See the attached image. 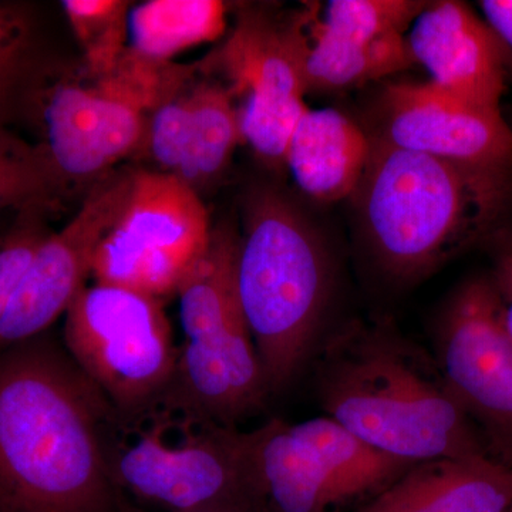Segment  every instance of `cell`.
Wrapping results in <instances>:
<instances>
[{"label":"cell","mask_w":512,"mask_h":512,"mask_svg":"<svg viewBox=\"0 0 512 512\" xmlns=\"http://www.w3.org/2000/svg\"><path fill=\"white\" fill-rule=\"evenodd\" d=\"M119 420L46 332L0 349V512H120Z\"/></svg>","instance_id":"cell-1"},{"label":"cell","mask_w":512,"mask_h":512,"mask_svg":"<svg viewBox=\"0 0 512 512\" xmlns=\"http://www.w3.org/2000/svg\"><path fill=\"white\" fill-rule=\"evenodd\" d=\"M353 197L370 251L413 281L498 234L512 211V165H476L403 150L370 136Z\"/></svg>","instance_id":"cell-2"},{"label":"cell","mask_w":512,"mask_h":512,"mask_svg":"<svg viewBox=\"0 0 512 512\" xmlns=\"http://www.w3.org/2000/svg\"><path fill=\"white\" fill-rule=\"evenodd\" d=\"M318 393L326 416L386 456L410 464L490 456L437 363L387 330L333 339L320 357Z\"/></svg>","instance_id":"cell-3"},{"label":"cell","mask_w":512,"mask_h":512,"mask_svg":"<svg viewBox=\"0 0 512 512\" xmlns=\"http://www.w3.org/2000/svg\"><path fill=\"white\" fill-rule=\"evenodd\" d=\"M239 302L269 393L311 356L330 295V259L318 229L272 188L252 192L237 258Z\"/></svg>","instance_id":"cell-4"},{"label":"cell","mask_w":512,"mask_h":512,"mask_svg":"<svg viewBox=\"0 0 512 512\" xmlns=\"http://www.w3.org/2000/svg\"><path fill=\"white\" fill-rule=\"evenodd\" d=\"M111 471L124 494L168 512L259 504L252 433L201 419L163 400L119 420Z\"/></svg>","instance_id":"cell-5"},{"label":"cell","mask_w":512,"mask_h":512,"mask_svg":"<svg viewBox=\"0 0 512 512\" xmlns=\"http://www.w3.org/2000/svg\"><path fill=\"white\" fill-rule=\"evenodd\" d=\"M63 345L120 419L163 399L180 359L163 301L101 284L67 309Z\"/></svg>","instance_id":"cell-6"},{"label":"cell","mask_w":512,"mask_h":512,"mask_svg":"<svg viewBox=\"0 0 512 512\" xmlns=\"http://www.w3.org/2000/svg\"><path fill=\"white\" fill-rule=\"evenodd\" d=\"M251 433L264 512H330L375 497L416 466L367 446L328 416L295 424L274 419Z\"/></svg>","instance_id":"cell-7"},{"label":"cell","mask_w":512,"mask_h":512,"mask_svg":"<svg viewBox=\"0 0 512 512\" xmlns=\"http://www.w3.org/2000/svg\"><path fill=\"white\" fill-rule=\"evenodd\" d=\"M211 229L207 208L191 185L164 171H138L94 256L93 278L164 302L177 295Z\"/></svg>","instance_id":"cell-8"},{"label":"cell","mask_w":512,"mask_h":512,"mask_svg":"<svg viewBox=\"0 0 512 512\" xmlns=\"http://www.w3.org/2000/svg\"><path fill=\"white\" fill-rule=\"evenodd\" d=\"M436 363L448 392L487 444L512 457V340L490 275L451 293L436 325Z\"/></svg>","instance_id":"cell-9"},{"label":"cell","mask_w":512,"mask_h":512,"mask_svg":"<svg viewBox=\"0 0 512 512\" xmlns=\"http://www.w3.org/2000/svg\"><path fill=\"white\" fill-rule=\"evenodd\" d=\"M306 22V16L284 20L249 10L239 16L221 50L228 89L247 94L239 110L242 137L271 164H285L289 140L308 110L303 100Z\"/></svg>","instance_id":"cell-10"},{"label":"cell","mask_w":512,"mask_h":512,"mask_svg":"<svg viewBox=\"0 0 512 512\" xmlns=\"http://www.w3.org/2000/svg\"><path fill=\"white\" fill-rule=\"evenodd\" d=\"M29 76L25 106L39 130L37 146L64 183L101 177L143 143L147 114L96 80L84 86Z\"/></svg>","instance_id":"cell-11"},{"label":"cell","mask_w":512,"mask_h":512,"mask_svg":"<svg viewBox=\"0 0 512 512\" xmlns=\"http://www.w3.org/2000/svg\"><path fill=\"white\" fill-rule=\"evenodd\" d=\"M133 174L104 177L69 224L43 241L0 320V349L47 332L86 288L94 256L119 218Z\"/></svg>","instance_id":"cell-12"},{"label":"cell","mask_w":512,"mask_h":512,"mask_svg":"<svg viewBox=\"0 0 512 512\" xmlns=\"http://www.w3.org/2000/svg\"><path fill=\"white\" fill-rule=\"evenodd\" d=\"M380 109L375 137L390 146L457 163L512 165V127L501 110L468 103L431 82L390 84Z\"/></svg>","instance_id":"cell-13"},{"label":"cell","mask_w":512,"mask_h":512,"mask_svg":"<svg viewBox=\"0 0 512 512\" xmlns=\"http://www.w3.org/2000/svg\"><path fill=\"white\" fill-rule=\"evenodd\" d=\"M414 63L440 89L484 107L501 110L507 53L494 30L457 0L429 2L406 36Z\"/></svg>","instance_id":"cell-14"},{"label":"cell","mask_w":512,"mask_h":512,"mask_svg":"<svg viewBox=\"0 0 512 512\" xmlns=\"http://www.w3.org/2000/svg\"><path fill=\"white\" fill-rule=\"evenodd\" d=\"M512 466L490 456L416 464L357 512H507Z\"/></svg>","instance_id":"cell-15"},{"label":"cell","mask_w":512,"mask_h":512,"mask_svg":"<svg viewBox=\"0 0 512 512\" xmlns=\"http://www.w3.org/2000/svg\"><path fill=\"white\" fill-rule=\"evenodd\" d=\"M369 134L335 109H309L296 124L285 164L308 197L332 204L353 197L370 157Z\"/></svg>","instance_id":"cell-16"},{"label":"cell","mask_w":512,"mask_h":512,"mask_svg":"<svg viewBox=\"0 0 512 512\" xmlns=\"http://www.w3.org/2000/svg\"><path fill=\"white\" fill-rule=\"evenodd\" d=\"M227 29L220 0H150L128 13L130 49L148 59L170 62L191 47L212 42Z\"/></svg>","instance_id":"cell-17"},{"label":"cell","mask_w":512,"mask_h":512,"mask_svg":"<svg viewBox=\"0 0 512 512\" xmlns=\"http://www.w3.org/2000/svg\"><path fill=\"white\" fill-rule=\"evenodd\" d=\"M406 36L393 35L373 45H357L311 26L305 57L306 92L349 89L413 66Z\"/></svg>","instance_id":"cell-18"},{"label":"cell","mask_w":512,"mask_h":512,"mask_svg":"<svg viewBox=\"0 0 512 512\" xmlns=\"http://www.w3.org/2000/svg\"><path fill=\"white\" fill-rule=\"evenodd\" d=\"M190 126L183 164L177 177L195 191L227 170L241 133L239 110L231 90L218 82L197 84L188 92Z\"/></svg>","instance_id":"cell-19"},{"label":"cell","mask_w":512,"mask_h":512,"mask_svg":"<svg viewBox=\"0 0 512 512\" xmlns=\"http://www.w3.org/2000/svg\"><path fill=\"white\" fill-rule=\"evenodd\" d=\"M0 114V212L53 211L66 183L42 148L26 143L6 127Z\"/></svg>","instance_id":"cell-20"},{"label":"cell","mask_w":512,"mask_h":512,"mask_svg":"<svg viewBox=\"0 0 512 512\" xmlns=\"http://www.w3.org/2000/svg\"><path fill=\"white\" fill-rule=\"evenodd\" d=\"M62 5L82 46L90 77L106 76L128 49L130 2L64 0Z\"/></svg>","instance_id":"cell-21"},{"label":"cell","mask_w":512,"mask_h":512,"mask_svg":"<svg viewBox=\"0 0 512 512\" xmlns=\"http://www.w3.org/2000/svg\"><path fill=\"white\" fill-rule=\"evenodd\" d=\"M429 2L420 0H332L318 26L357 45L404 35Z\"/></svg>","instance_id":"cell-22"},{"label":"cell","mask_w":512,"mask_h":512,"mask_svg":"<svg viewBox=\"0 0 512 512\" xmlns=\"http://www.w3.org/2000/svg\"><path fill=\"white\" fill-rule=\"evenodd\" d=\"M45 217L40 211L18 212L16 221L0 235V320L8 311L37 249L50 235Z\"/></svg>","instance_id":"cell-23"},{"label":"cell","mask_w":512,"mask_h":512,"mask_svg":"<svg viewBox=\"0 0 512 512\" xmlns=\"http://www.w3.org/2000/svg\"><path fill=\"white\" fill-rule=\"evenodd\" d=\"M32 20L19 6L0 5V114L32 72Z\"/></svg>","instance_id":"cell-24"},{"label":"cell","mask_w":512,"mask_h":512,"mask_svg":"<svg viewBox=\"0 0 512 512\" xmlns=\"http://www.w3.org/2000/svg\"><path fill=\"white\" fill-rule=\"evenodd\" d=\"M190 126L188 92L165 101L148 116L144 140L164 173L177 175L183 164ZM143 140V141H144Z\"/></svg>","instance_id":"cell-25"},{"label":"cell","mask_w":512,"mask_h":512,"mask_svg":"<svg viewBox=\"0 0 512 512\" xmlns=\"http://www.w3.org/2000/svg\"><path fill=\"white\" fill-rule=\"evenodd\" d=\"M490 278L500 299L505 330L512 340V248L498 255Z\"/></svg>","instance_id":"cell-26"},{"label":"cell","mask_w":512,"mask_h":512,"mask_svg":"<svg viewBox=\"0 0 512 512\" xmlns=\"http://www.w3.org/2000/svg\"><path fill=\"white\" fill-rule=\"evenodd\" d=\"M484 20L500 42L503 43L507 60L512 57V0H483L478 3Z\"/></svg>","instance_id":"cell-27"},{"label":"cell","mask_w":512,"mask_h":512,"mask_svg":"<svg viewBox=\"0 0 512 512\" xmlns=\"http://www.w3.org/2000/svg\"><path fill=\"white\" fill-rule=\"evenodd\" d=\"M204 512H264L259 504L245 503L238 505H231V507L218 508V510L204 511Z\"/></svg>","instance_id":"cell-28"},{"label":"cell","mask_w":512,"mask_h":512,"mask_svg":"<svg viewBox=\"0 0 512 512\" xmlns=\"http://www.w3.org/2000/svg\"><path fill=\"white\" fill-rule=\"evenodd\" d=\"M120 512H140L137 510L136 507H134L133 504L130 503V501L127 500L126 497H124V494L121 495L120 500Z\"/></svg>","instance_id":"cell-29"},{"label":"cell","mask_w":512,"mask_h":512,"mask_svg":"<svg viewBox=\"0 0 512 512\" xmlns=\"http://www.w3.org/2000/svg\"><path fill=\"white\" fill-rule=\"evenodd\" d=\"M507 512H512V501H511L510 507H508Z\"/></svg>","instance_id":"cell-30"}]
</instances>
